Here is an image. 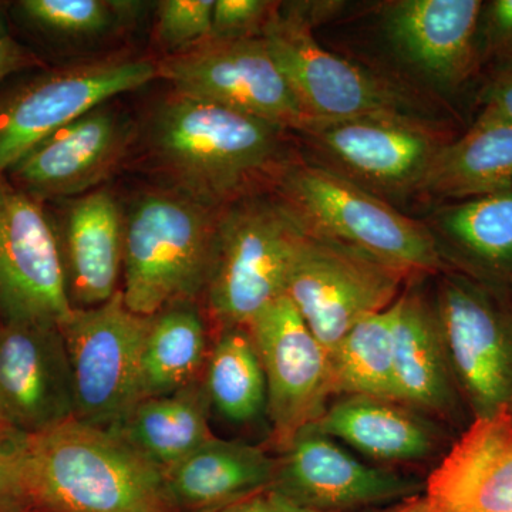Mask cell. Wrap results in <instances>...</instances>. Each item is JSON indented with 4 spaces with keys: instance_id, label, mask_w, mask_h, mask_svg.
Wrapping results in <instances>:
<instances>
[{
    "instance_id": "31",
    "label": "cell",
    "mask_w": 512,
    "mask_h": 512,
    "mask_svg": "<svg viewBox=\"0 0 512 512\" xmlns=\"http://www.w3.org/2000/svg\"><path fill=\"white\" fill-rule=\"evenodd\" d=\"M215 0H164L158 3V42L170 55L208 39Z\"/></svg>"
},
{
    "instance_id": "1",
    "label": "cell",
    "mask_w": 512,
    "mask_h": 512,
    "mask_svg": "<svg viewBox=\"0 0 512 512\" xmlns=\"http://www.w3.org/2000/svg\"><path fill=\"white\" fill-rule=\"evenodd\" d=\"M289 130L210 101L171 94L148 123V150L178 192L222 210L264 194L296 163Z\"/></svg>"
},
{
    "instance_id": "25",
    "label": "cell",
    "mask_w": 512,
    "mask_h": 512,
    "mask_svg": "<svg viewBox=\"0 0 512 512\" xmlns=\"http://www.w3.org/2000/svg\"><path fill=\"white\" fill-rule=\"evenodd\" d=\"M512 187V124L481 107L467 131L448 140L431 164L420 194L456 202Z\"/></svg>"
},
{
    "instance_id": "6",
    "label": "cell",
    "mask_w": 512,
    "mask_h": 512,
    "mask_svg": "<svg viewBox=\"0 0 512 512\" xmlns=\"http://www.w3.org/2000/svg\"><path fill=\"white\" fill-rule=\"evenodd\" d=\"M441 335L471 420L512 412V293L447 269L436 296Z\"/></svg>"
},
{
    "instance_id": "38",
    "label": "cell",
    "mask_w": 512,
    "mask_h": 512,
    "mask_svg": "<svg viewBox=\"0 0 512 512\" xmlns=\"http://www.w3.org/2000/svg\"><path fill=\"white\" fill-rule=\"evenodd\" d=\"M376 512H424L423 498L419 497L410 498V500L400 501V503L387 505L384 510Z\"/></svg>"
},
{
    "instance_id": "10",
    "label": "cell",
    "mask_w": 512,
    "mask_h": 512,
    "mask_svg": "<svg viewBox=\"0 0 512 512\" xmlns=\"http://www.w3.org/2000/svg\"><path fill=\"white\" fill-rule=\"evenodd\" d=\"M151 316L131 312L117 292L74 309L62 326L74 393V419L113 429L141 400V360Z\"/></svg>"
},
{
    "instance_id": "12",
    "label": "cell",
    "mask_w": 512,
    "mask_h": 512,
    "mask_svg": "<svg viewBox=\"0 0 512 512\" xmlns=\"http://www.w3.org/2000/svg\"><path fill=\"white\" fill-rule=\"evenodd\" d=\"M157 77L181 96L220 104L295 133L312 123L262 36L208 37L157 63Z\"/></svg>"
},
{
    "instance_id": "13",
    "label": "cell",
    "mask_w": 512,
    "mask_h": 512,
    "mask_svg": "<svg viewBox=\"0 0 512 512\" xmlns=\"http://www.w3.org/2000/svg\"><path fill=\"white\" fill-rule=\"evenodd\" d=\"M73 311L62 247L40 201L0 175V322L62 328Z\"/></svg>"
},
{
    "instance_id": "28",
    "label": "cell",
    "mask_w": 512,
    "mask_h": 512,
    "mask_svg": "<svg viewBox=\"0 0 512 512\" xmlns=\"http://www.w3.org/2000/svg\"><path fill=\"white\" fill-rule=\"evenodd\" d=\"M204 384L211 407L231 423H252L266 413L265 373L248 328L220 330Z\"/></svg>"
},
{
    "instance_id": "24",
    "label": "cell",
    "mask_w": 512,
    "mask_h": 512,
    "mask_svg": "<svg viewBox=\"0 0 512 512\" xmlns=\"http://www.w3.org/2000/svg\"><path fill=\"white\" fill-rule=\"evenodd\" d=\"M163 473L175 511L210 512L272 487L278 457L262 447L214 437Z\"/></svg>"
},
{
    "instance_id": "35",
    "label": "cell",
    "mask_w": 512,
    "mask_h": 512,
    "mask_svg": "<svg viewBox=\"0 0 512 512\" xmlns=\"http://www.w3.org/2000/svg\"><path fill=\"white\" fill-rule=\"evenodd\" d=\"M488 69L478 92V103L512 124V62L493 64Z\"/></svg>"
},
{
    "instance_id": "20",
    "label": "cell",
    "mask_w": 512,
    "mask_h": 512,
    "mask_svg": "<svg viewBox=\"0 0 512 512\" xmlns=\"http://www.w3.org/2000/svg\"><path fill=\"white\" fill-rule=\"evenodd\" d=\"M424 512H512V412L473 419L424 484Z\"/></svg>"
},
{
    "instance_id": "39",
    "label": "cell",
    "mask_w": 512,
    "mask_h": 512,
    "mask_svg": "<svg viewBox=\"0 0 512 512\" xmlns=\"http://www.w3.org/2000/svg\"><path fill=\"white\" fill-rule=\"evenodd\" d=\"M3 429H6V427H5V426H3V424H2V423H0V430H3ZM9 430H10V429H9Z\"/></svg>"
},
{
    "instance_id": "34",
    "label": "cell",
    "mask_w": 512,
    "mask_h": 512,
    "mask_svg": "<svg viewBox=\"0 0 512 512\" xmlns=\"http://www.w3.org/2000/svg\"><path fill=\"white\" fill-rule=\"evenodd\" d=\"M478 39L485 66L512 62V0L483 3Z\"/></svg>"
},
{
    "instance_id": "27",
    "label": "cell",
    "mask_w": 512,
    "mask_h": 512,
    "mask_svg": "<svg viewBox=\"0 0 512 512\" xmlns=\"http://www.w3.org/2000/svg\"><path fill=\"white\" fill-rule=\"evenodd\" d=\"M192 303H175L151 316L141 360V400L177 392L204 377L211 348L207 326Z\"/></svg>"
},
{
    "instance_id": "21",
    "label": "cell",
    "mask_w": 512,
    "mask_h": 512,
    "mask_svg": "<svg viewBox=\"0 0 512 512\" xmlns=\"http://www.w3.org/2000/svg\"><path fill=\"white\" fill-rule=\"evenodd\" d=\"M62 247L73 309H89L113 298L123 271L124 220L107 190L87 192L66 215Z\"/></svg>"
},
{
    "instance_id": "19",
    "label": "cell",
    "mask_w": 512,
    "mask_h": 512,
    "mask_svg": "<svg viewBox=\"0 0 512 512\" xmlns=\"http://www.w3.org/2000/svg\"><path fill=\"white\" fill-rule=\"evenodd\" d=\"M392 315L397 399L436 421L466 429L468 410L448 362L436 303L409 282L393 303Z\"/></svg>"
},
{
    "instance_id": "30",
    "label": "cell",
    "mask_w": 512,
    "mask_h": 512,
    "mask_svg": "<svg viewBox=\"0 0 512 512\" xmlns=\"http://www.w3.org/2000/svg\"><path fill=\"white\" fill-rule=\"evenodd\" d=\"M137 3L110 0H22L19 15L32 28L64 39L104 35L120 20L133 16Z\"/></svg>"
},
{
    "instance_id": "36",
    "label": "cell",
    "mask_w": 512,
    "mask_h": 512,
    "mask_svg": "<svg viewBox=\"0 0 512 512\" xmlns=\"http://www.w3.org/2000/svg\"><path fill=\"white\" fill-rule=\"evenodd\" d=\"M210 512H318L296 503L291 497L279 491L275 485L256 491L234 503L222 505Z\"/></svg>"
},
{
    "instance_id": "40",
    "label": "cell",
    "mask_w": 512,
    "mask_h": 512,
    "mask_svg": "<svg viewBox=\"0 0 512 512\" xmlns=\"http://www.w3.org/2000/svg\"><path fill=\"white\" fill-rule=\"evenodd\" d=\"M508 289H510V291H511V293H512V285H511V286H510V288H508Z\"/></svg>"
},
{
    "instance_id": "16",
    "label": "cell",
    "mask_w": 512,
    "mask_h": 512,
    "mask_svg": "<svg viewBox=\"0 0 512 512\" xmlns=\"http://www.w3.org/2000/svg\"><path fill=\"white\" fill-rule=\"evenodd\" d=\"M70 419L73 379L62 328L0 322V423L36 436Z\"/></svg>"
},
{
    "instance_id": "9",
    "label": "cell",
    "mask_w": 512,
    "mask_h": 512,
    "mask_svg": "<svg viewBox=\"0 0 512 512\" xmlns=\"http://www.w3.org/2000/svg\"><path fill=\"white\" fill-rule=\"evenodd\" d=\"M298 134L318 158L316 165L386 201L420 192L448 141L443 131L407 114L313 121Z\"/></svg>"
},
{
    "instance_id": "2",
    "label": "cell",
    "mask_w": 512,
    "mask_h": 512,
    "mask_svg": "<svg viewBox=\"0 0 512 512\" xmlns=\"http://www.w3.org/2000/svg\"><path fill=\"white\" fill-rule=\"evenodd\" d=\"M30 512H177L164 473L113 429L70 419L25 440Z\"/></svg>"
},
{
    "instance_id": "8",
    "label": "cell",
    "mask_w": 512,
    "mask_h": 512,
    "mask_svg": "<svg viewBox=\"0 0 512 512\" xmlns=\"http://www.w3.org/2000/svg\"><path fill=\"white\" fill-rule=\"evenodd\" d=\"M262 39L312 123L377 114L417 116L409 94L397 84L323 49L301 6H276Z\"/></svg>"
},
{
    "instance_id": "4",
    "label": "cell",
    "mask_w": 512,
    "mask_h": 512,
    "mask_svg": "<svg viewBox=\"0 0 512 512\" xmlns=\"http://www.w3.org/2000/svg\"><path fill=\"white\" fill-rule=\"evenodd\" d=\"M218 210L178 191L146 192L124 222V303L153 316L194 302L207 288Z\"/></svg>"
},
{
    "instance_id": "18",
    "label": "cell",
    "mask_w": 512,
    "mask_h": 512,
    "mask_svg": "<svg viewBox=\"0 0 512 512\" xmlns=\"http://www.w3.org/2000/svg\"><path fill=\"white\" fill-rule=\"evenodd\" d=\"M133 133L130 120L103 104L37 144L6 177L36 200L83 194L113 173Z\"/></svg>"
},
{
    "instance_id": "26",
    "label": "cell",
    "mask_w": 512,
    "mask_h": 512,
    "mask_svg": "<svg viewBox=\"0 0 512 512\" xmlns=\"http://www.w3.org/2000/svg\"><path fill=\"white\" fill-rule=\"evenodd\" d=\"M204 377L190 386L138 402L113 430L165 471L214 439Z\"/></svg>"
},
{
    "instance_id": "32",
    "label": "cell",
    "mask_w": 512,
    "mask_h": 512,
    "mask_svg": "<svg viewBox=\"0 0 512 512\" xmlns=\"http://www.w3.org/2000/svg\"><path fill=\"white\" fill-rule=\"evenodd\" d=\"M275 3L266 0H215L212 39H247L262 36Z\"/></svg>"
},
{
    "instance_id": "17",
    "label": "cell",
    "mask_w": 512,
    "mask_h": 512,
    "mask_svg": "<svg viewBox=\"0 0 512 512\" xmlns=\"http://www.w3.org/2000/svg\"><path fill=\"white\" fill-rule=\"evenodd\" d=\"M483 0H394L386 3V39L421 77L448 96L466 90L485 66L480 30Z\"/></svg>"
},
{
    "instance_id": "15",
    "label": "cell",
    "mask_w": 512,
    "mask_h": 512,
    "mask_svg": "<svg viewBox=\"0 0 512 512\" xmlns=\"http://www.w3.org/2000/svg\"><path fill=\"white\" fill-rule=\"evenodd\" d=\"M275 487L318 512L392 505L423 494L424 484L363 463L313 424L279 453Z\"/></svg>"
},
{
    "instance_id": "29",
    "label": "cell",
    "mask_w": 512,
    "mask_h": 512,
    "mask_svg": "<svg viewBox=\"0 0 512 512\" xmlns=\"http://www.w3.org/2000/svg\"><path fill=\"white\" fill-rule=\"evenodd\" d=\"M392 306L357 323L329 353L333 394L397 399Z\"/></svg>"
},
{
    "instance_id": "5",
    "label": "cell",
    "mask_w": 512,
    "mask_h": 512,
    "mask_svg": "<svg viewBox=\"0 0 512 512\" xmlns=\"http://www.w3.org/2000/svg\"><path fill=\"white\" fill-rule=\"evenodd\" d=\"M303 234L278 195H254L218 212L204 295L220 330L248 328L259 312L285 295Z\"/></svg>"
},
{
    "instance_id": "7",
    "label": "cell",
    "mask_w": 512,
    "mask_h": 512,
    "mask_svg": "<svg viewBox=\"0 0 512 512\" xmlns=\"http://www.w3.org/2000/svg\"><path fill=\"white\" fill-rule=\"evenodd\" d=\"M410 281L365 252L305 232L285 296L329 356L353 326L390 308Z\"/></svg>"
},
{
    "instance_id": "23",
    "label": "cell",
    "mask_w": 512,
    "mask_h": 512,
    "mask_svg": "<svg viewBox=\"0 0 512 512\" xmlns=\"http://www.w3.org/2000/svg\"><path fill=\"white\" fill-rule=\"evenodd\" d=\"M427 227L451 269L485 284L510 288L512 187L441 205Z\"/></svg>"
},
{
    "instance_id": "22",
    "label": "cell",
    "mask_w": 512,
    "mask_h": 512,
    "mask_svg": "<svg viewBox=\"0 0 512 512\" xmlns=\"http://www.w3.org/2000/svg\"><path fill=\"white\" fill-rule=\"evenodd\" d=\"M313 426L384 463L427 460L439 453L444 440L443 431L426 414L379 397H342Z\"/></svg>"
},
{
    "instance_id": "33",
    "label": "cell",
    "mask_w": 512,
    "mask_h": 512,
    "mask_svg": "<svg viewBox=\"0 0 512 512\" xmlns=\"http://www.w3.org/2000/svg\"><path fill=\"white\" fill-rule=\"evenodd\" d=\"M26 436L0 430V512H30L25 483Z\"/></svg>"
},
{
    "instance_id": "11",
    "label": "cell",
    "mask_w": 512,
    "mask_h": 512,
    "mask_svg": "<svg viewBox=\"0 0 512 512\" xmlns=\"http://www.w3.org/2000/svg\"><path fill=\"white\" fill-rule=\"evenodd\" d=\"M157 77V64L131 57L57 67L20 83L0 99V175L47 137Z\"/></svg>"
},
{
    "instance_id": "14",
    "label": "cell",
    "mask_w": 512,
    "mask_h": 512,
    "mask_svg": "<svg viewBox=\"0 0 512 512\" xmlns=\"http://www.w3.org/2000/svg\"><path fill=\"white\" fill-rule=\"evenodd\" d=\"M248 330L265 373L272 443L281 453L328 407V353L285 295L259 312Z\"/></svg>"
},
{
    "instance_id": "37",
    "label": "cell",
    "mask_w": 512,
    "mask_h": 512,
    "mask_svg": "<svg viewBox=\"0 0 512 512\" xmlns=\"http://www.w3.org/2000/svg\"><path fill=\"white\" fill-rule=\"evenodd\" d=\"M39 66L37 57L20 45L0 15V83L10 74Z\"/></svg>"
},
{
    "instance_id": "3",
    "label": "cell",
    "mask_w": 512,
    "mask_h": 512,
    "mask_svg": "<svg viewBox=\"0 0 512 512\" xmlns=\"http://www.w3.org/2000/svg\"><path fill=\"white\" fill-rule=\"evenodd\" d=\"M276 191L306 234L365 252L412 279L451 269L427 224L320 165L296 161Z\"/></svg>"
}]
</instances>
